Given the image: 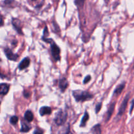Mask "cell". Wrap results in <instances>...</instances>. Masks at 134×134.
<instances>
[{
    "label": "cell",
    "instance_id": "1",
    "mask_svg": "<svg viewBox=\"0 0 134 134\" xmlns=\"http://www.w3.org/2000/svg\"><path fill=\"white\" fill-rule=\"evenodd\" d=\"M73 96L75 100L78 102H83L93 98L92 94L88 92L82 90H75L73 92Z\"/></svg>",
    "mask_w": 134,
    "mask_h": 134
},
{
    "label": "cell",
    "instance_id": "2",
    "mask_svg": "<svg viewBox=\"0 0 134 134\" xmlns=\"http://www.w3.org/2000/svg\"><path fill=\"white\" fill-rule=\"evenodd\" d=\"M51 50L52 53V57L54 58L56 61H59L60 60V49L58 46L54 42L53 39H52L51 42Z\"/></svg>",
    "mask_w": 134,
    "mask_h": 134
},
{
    "label": "cell",
    "instance_id": "3",
    "mask_svg": "<svg viewBox=\"0 0 134 134\" xmlns=\"http://www.w3.org/2000/svg\"><path fill=\"white\" fill-rule=\"evenodd\" d=\"M67 113L64 112L62 110H60L58 112L56 113V116L54 119V122L58 126H62L65 122L67 120Z\"/></svg>",
    "mask_w": 134,
    "mask_h": 134
},
{
    "label": "cell",
    "instance_id": "4",
    "mask_svg": "<svg viewBox=\"0 0 134 134\" xmlns=\"http://www.w3.org/2000/svg\"><path fill=\"white\" fill-rule=\"evenodd\" d=\"M130 94L128 93V94L126 96L125 98H124V100H123L122 103L121 105H120V109H119V113H118L117 114V119L118 118L121 117L123 115V114L124 113V112H125L126 109L127 105H128V100H129L130 99Z\"/></svg>",
    "mask_w": 134,
    "mask_h": 134
},
{
    "label": "cell",
    "instance_id": "5",
    "mask_svg": "<svg viewBox=\"0 0 134 134\" xmlns=\"http://www.w3.org/2000/svg\"><path fill=\"white\" fill-rule=\"evenodd\" d=\"M4 52L5 54H6L7 58L9 60H12V61H16L18 58V56L16 54H14L10 48H5L4 49Z\"/></svg>",
    "mask_w": 134,
    "mask_h": 134
},
{
    "label": "cell",
    "instance_id": "6",
    "mask_svg": "<svg viewBox=\"0 0 134 134\" xmlns=\"http://www.w3.org/2000/svg\"><path fill=\"white\" fill-rule=\"evenodd\" d=\"M12 24H13V27H14L16 30L17 31V32L20 34H23L22 31V29H21V22L17 18H14L12 20Z\"/></svg>",
    "mask_w": 134,
    "mask_h": 134
},
{
    "label": "cell",
    "instance_id": "7",
    "mask_svg": "<svg viewBox=\"0 0 134 134\" xmlns=\"http://www.w3.org/2000/svg\"><path fill=\"white\" fill-rule=\"evenodd\" d=\"M30 59L28 57L25 58L22 60L20 63L19 65H18V68L20 70H23V69H26L27 67L30 65Z\"/></svg>",
    "mask_w": 134,
    "mask_h": 134
},
{
    "label": "cell",
    "instance_id": "8",
    "mask_svg": "<svg viewBox=\"0 0 134 134\" xmlns=\"http://www.w3.org/2000/svg\"><path fill=\"white\" fill-rule=\"evenodd\" d=\"M68 80L65 78L63 77V78L60 79V81H59V88L61 90V91L62 92H64L66 88H68Z\"/></svg>",
    "mask_w": 134,
    "mask_h": 134
},
{
    "label": "cell",
    "instance_id": "9",
    "mask_svg": "<svg viewBox=\"0 0 134 134\" xmlns=\"http://www.w3.org/2000/svg\"><path fill=\"white\" fill-rule=\"evenodd\" d=\"M115 102H113V103H111L109 107L108 110L107 111V116H106V122H108L109 120V119H111V116H112L113 113L114 112V110H115Z\"/></svg>",
    "mask_w": 134,
    "mask_h": 134
},
{
    "label": "cell",
    "instance_id": "10",
    "mask_svg": "<svg viewBox=\"0 0 134 134\" xmlns=\"http://www.w3.org/2000/svg\"><path fill=\"white\" fill-rule=\"evenodd\" d=\"M52 113V109L51 107H47V106H44L42 107L39 110V113L41 116H44L46 115H51Z\"/></svg>",
    "mask_w": 134,
    "mask_h": 134
},
{
    "label": "cell",
    "instance_id": "11",
    "mask_svg": "<svg viewBox=\"0 0 134 134\" xmlns=\"http://www.w3.org/2000/svg\"><path fill=\"white\" fill-rule=\"evenodd\" d=\"M9 91V85L5 83H1L0 85V94L1 96L6 95Z\"/></svg>",
    "mask_w": 134,
    "mask_h": 134
},
{
    "label": "cell",
    "instance_id": "12",
    "mask_svg": "<svg viewBox=\"0 0 134 134\" xmlns=\"http://www.w3.org/2000/svg\"><path fill=\"white\" fill-rule=\"evenodd\" d=\"M125 85L126 83L125 82H122V84L119 85L116 88V89L114 91V95L115 96H119L121 94V92H122V90H124V87H125Z\"/></svg>",
    "mask_w": 134,
    "mask_h": 134
},
{
    "label": "cell",
    "instance_id": "13",
    "mask_svg": "<svg viewBox=\"0 0 134 134\" xmlns=\"http://www.w3.org/2000/svg\"><path fill=\"white\" fill-rule=\"evenodd\" d=\"M34 114L30 110H27L24 114V119L26 121H27L28 122H30L34 120Z\"/></svg>",
    "mask_w": 134,
    "mask_h": 134
},
{
    "label": "cell",
    "instance_id": "14",
    "mask_svg": "<svg viewBox=\"0 0 134 134\" xmlns=\"http://www.w3.org/2000/svg\"><path fill=\"white\" fill-rule=\"evenodd\" d=\"M88 119H89V115L88 114V113L86 112L85 113V115L83 116V117H82V120H81V126H85L86 125L87 121L88 120Z\"/></svg>",
    "mask_w": 134,
    "mask_h": 134
},
{
    "label": "cell",
    "instance_id": "15",
    "mask_svg": "<svg viewBox=\"0 0 134 134\" xmlns=\"http://www.w3.org/2000/svg\"><path fill=\"white\" fill-rule=\"evenodd\" d=\"M31 128L30 126H29L28 125H27L25 123H22V127H21L20 132H22V133H26V132H29Z\"/></svg>",
    "mask_w": 134,
    "mask_h": 134
},
{
    "label": "cell",
    "instance_id": "16",
    "mask_svg": "<svg viewBox=\"0 0 134 134\" xmlns=\"http://www.w3.org/2000/svg\"><path fill=\"white\" fill-rule=\"evenodd\" d=\"M92 132L94 133H101L102 131H101V126L100 124H97L95 126L93 127L92 129Z\"/></svg>",
    "mask_w": 134,
    "mask_h": 134
},
{
    "label": "cell",
    "instance_id": "17",
    "mask_svg": "<svg viewBox=\"0 0 134 134\" xmlns=\"http://www.w3.org/2000/svg\"><path fill=\"white\" fill-rule=\"evenodd\" d=\"M18 121V118L16 116H13L10 119V123L13 125H15L17 124Z\"/></svg>",
    "mask_w": 134,
    "mask_h": 134
},
{
    "label": "cell",
    "instance_id": "18",
    "mask_svg": "<svg viewBox=\"0 0 134 134\" xmlns=\"http://www.w3.org/2000/svg\"><path fill=\"white\" fill-rule=\"evenodd\" d=\"M85 2V0H75V3L78 7H82Z\"/></svg>",
    "mask_w": 134,
    "mask_h": 134
},
{
    "label": "cell",
    "instance_id": "19",
    "mask_svg": "<svg viewBox=\"0 0 134 134\" xmlns=\"http://www.w3.org/2000/svg\"><path fill=\"white\" fill-rule=\"evenodd\" d=\"M102 107V103H98V104L96 105V108H95V111H96V113L98 114L99 113V111L101 110V108Z\"/></svg>",
    "mask_w": 134,
    "mask_h": 134
},
{
    "label": "cell",
    "instance_id": "20",
    "mask_svg": "<svg viewBox=\"0 0 134 134\" xmlns=\"http://www.w3.org/2000/svg\"><path fill=\"white\" fill-rule=\"evenodd\" d=\"M90 79H91V77H90V75H88V76H86V78H85V80H84L83 83H84V84H86V83H88V82L89 81H90Z\"/></svg>",
    "mask_w": 134,
    "mask_h": 134
},
{
    "label": "cell",
    "instance_id": "21",
    "mask_svg": "<svg viewBox=\"0 0 134 134\" xmlns=\"http://www.w3.org/2000/svg\"><path fill=\"white\" fill-rule=\"evenodd\" d=\"M131 104H132V105H131L130 110V115H132V111H133V108H134V99H133V100L132 101V103H131Z\"/></svg>",
    "mask_w": 134,
    "mask_h": 134
},
{
    "label": "cell",
    "instance_id": "22",
    "mask_svg": "<svg viewBox=\"0 0 134 134\" xmlns=\"http://www.w3.org/2000/svg\"><path fill=\"white\" fill-rule=\"evenodd\" d=\"M30 95H31V94H30V93L26 92H24V96L25 98H28L30 96Z\"/></svg>",
    "mask_w": 134,
    "mask_h": 134
},
{
    "label": "cell",
    "instance_id": "23",
    "mask_svg": "<svg viewBox=\"0 0 134 134\" xmlns=\"http://www.w3.org/2000/svg\"><path fill=\"white\" fill-rule=\"evenodd\" d=\"M43 132L42 130H39V129H37L34 132V133H43Z\"/></svg>",
    "mask_w": 134,
    "mask_h": 134
},
{
    "label": "cell",
    "instance_id": "24",
    "mask_svg": "<svg viewBox=\"0 0 134 134\" xmlns=\"http://www.w3.org/2000/svg\"><path fill=\"white\" fill-rule=\"evenodd\" d=\"M1 26H3V18L1 17Z\"/></svg>",
    "mask_w": 134,
    "mask_h": 134
},
{
    "label": "cell",
    "instance_id": "25",
    "mask_svg": "<svg viewBox=\"0 0 134 134\" xmlns=\"http://www.w3.org/2000/svg\"><path fill=\"white\" fill-rule=\"evenodd\" d=\"M133 69H134V64H133Z\"/></svg>",
    "mask_w": 134,
    "mask_h": 134
},
{
    "label": "cell",
    "instance_id": "26",
    "mask_svg": "<svg viewBox=\"0 0 134 134\" xmlns=\"http://www.w3.org/2000/svg\"><path fill=\"white\" fill-rule=\"evenodd\" d=\"M33 1H35V0H33Z\"/></svg>",
    "mask_w": 134,
    "mask_h": 134
}]
</instances>
